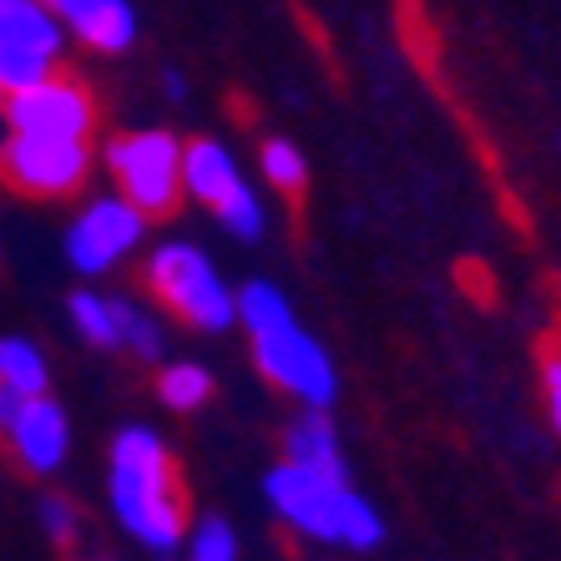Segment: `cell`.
<instances>
[{
  "label": "cell",
  "instance_id": "3957f363",
  "mask_svg": "<svg viewBox=\"0 0 561 561\" xmlns=\"http://www.w3.org/2000/svg\"><path fill=\"white\" fill-rule=\"evenodd\" d=\"M147 288L197 334H228L238 324V288L193 243H157L147 259Z\"/></svg>",
  "mask_w": 561,
  "mask_h": 561
},
{
  "label": "cell",
  "instance_id": "ac0fdd59",
  "mask_svg": "<svg viewBox=\"0 0 561 561\" xmlns=\"http://www.w3.org/2000/svg\"><path fill=\"white\" fill-rule=\"evenodd\" d=\"M284 319H294V309H288V299L278 294V284L253 278V284L238 288V324L249 329V334H263V329L284 324Z\"/></svg>",
  "mask_w": 561,
  "mask_h": 561
},
{
  "label": "cell",
  "instance_id": "7c38bea8",
  "mask_svg": "<svg viewBox=\"0 0 561 561\" xmlns=\"http://www.w3.org/2000/svg\"><path fill=\"white\" fill-rule=\"evenodd\" d=\"M243 187V172H238L233 152L213 137H197V142L183 147V193L197 197L203 208L218 213L228 197Z\"/></svg>",
  "mask_w": 561,
  "mask_h": 561
},
{
  "label": "cell",
  "instance_id": "5b68a950",
  "mask_svg": "<svg viewBox=\"0 0 561 561\" xmlns=\"http://www.w3.org/2000/svg\"><path fill=\"white\" fill-rule=\"evenodd\" d=\"M253 340V365L268 385H278L284 394H294L299 405L309 410H329L340 400V375H334V359L309 329H299V319H284V324L249 334Z\"/></svg>",
  "mask_w": 561,
  "mask_h": 561
},
{
  "label": "cell",
  "instance_id": "30bf717a",
  "mask_svg": "<svg viewBox=\"0 0 561 561\" xmlns=\"http://www.w3.org/2000/svg\"><path fill=\"white\" fill-rule=\"evenodd\" d=\"M0 431H5V445H11L15 466L26 470V476H56L71 450V425H66V410L56 405L51 394H21L11 400L5 420H0Z\"/></svg>",
  "mask_w": 561,
  "mask_h": 561
},
{
  "label": "cell",
  "instance_id": "8fae6325",
  "mask_svg": "<svg viewBox=\"0 0 561 561\" xmlns=\"http://www.w3.org/2000/svg\"><path fill=\"white\" fill-rule=\"evenodd\" d=\"M56 15L66 21V36H77L102 56H122L137 41L131 0H56Z\"/></svg>",
  "mask_w": 561,
  "mask_h": 561
},
{
  "label": "cell",
  "instance_id": "7402d4cb",
  "mask_svg": "<svg viewBox=\"0 0 561 561\" xmlns=\"http://www.w3.org/2000/svg\"><path fill=\"white\" fill-rule=\"evenodd\" d=\"M36 522H41V531L51 536L56 547H71L77 541V526H81V516H77V506L66 496H41V506H36Z\"/></svg>",
  "mask_w": 561,
  "mask_h": 561
},
{
  "label": "cell",
  "instance_id": "2e32d148",
  "mask_svg": "<svg viewBox=\"0 0 561 561\" xmlns=\"http://www.w3.org/2000/svg\"><path fill=\"white\" fill-rule=\"evenodd\" d=\"M66 313H71L77 334L92 344V350H122L117 309H112V299H106V294H71Z\"/></svg>",
  "mask_w": 561,
  "mask_h": 561
},
{
  "label": "cell",
  "instance_id": "52a82bcc",
  "mask_svg": "<svg viewBox=\"0 0 561 561\" xmlns=\"http://www.w3.org/2000/svg\"><path fill=\"white\" fill-rule=\"evenodd\" d=\"M92 172L87 137H41V131H5L0 142V178L26 197H71Z\"/></svg>",
  "mask_w": 561,
  "mask_h": 561
},
{
  "label": "cell",
  "instance_id": "ffe728a7",
  "mask_svg": "<svg viewBox=\"0 0 561 561\" xmlns=\"http://www.w3.org/2000/svg\"><path fill=\"white\" fill-rule=\"evenodd\" d=\"M218 222L228 228V233L238 238V243H259L263 238V228H268V213H263V203H259V193H253L249 183L238 187L228 203L218 208Z\"/></svg>",
  "mask_w": 561,
  "mask_h": 561
},
{
  "label": "cell",
  "instance_id": "d4e9b609",
  "mask_svg": "<svg viewBox=\"0 0 561 561\" xmlns=\"http://www.w3.org/2000/svg\"><path fill=\"white\" fill-rule=\"evenodd\" d=\"M5 410H11V390H5V379H0V420H5Z\"/></svg>",
  "mask_w": 561,
  "mask_h": 561
},
{
  "label": "cell",
  "instance_id": "ba28073f",
  "mask_svg": "<svg viewBox=\"0 0 561 561\" xmlns=\"http://www.w3.org/2000/svg\"><path fill=\"white\" fill-rule=\"evenodd\" d=\"M147 238V213L131 197L112 193V197H92L81 218L66 228V263L77 274L96 278L106 268H117L131 249H142Z\"/></svg>",
  "mask_w": 561,
  "mask_h": 561
},
{
  "label": "cell",
  "instance_id": "484cf974",
  "mask_svg": "<svg viewBox=\"0 0 561 561\" xmlns=\"http://www.w3.org/2000/svg\"><path fill=\"white\" fill-rule=\"evenodd\" d=\"M0 106H5V87H0Z\"/></svg>",
  "mask_w": 561,
  "mask_h": 561
},
{
  "label": "cell",
  "instance_id": "9c48e42d",
  "mask_svg": "<svg viewBox=\"0 0 561 561\" xmlns=\"http://www.w3.org/2000/svg\"><path fill=\"white\" fill-rule=\"evenodd\" d=\"M0 117L11 131H41V137H92L96 127V102L92 92L71 77H41L36 87L5 96Z\"/></svg>",
  "mask_w": 561,
  "mask_h": 561
},
{
  "label": "cell",
  "instance_id": "8992f818",
  "mask_svg": "<svg viewBox=\"0 0 561 561\" xmlns=\"http://www.w3.org/2000/svg\"><path fill=\"white\" fill-rule=\"evenodd\" d=\"M66 51V21L46 0H0V87L5 96L51 77Z\"/></svg>",
  "mask_w": 561,
  "mask_h": 561
},
{
  "label": "cell",
  "instance_id": "5bb4252c",
  "mask_svg": "<svg viewBox=\"0 0 561 561\" xmlns=\"http://www.w3.org/2000/svg\"><path fill=\"white\" fill-rule=\"evenodd\" d=\"M0 379H5V390L11 400L21 394H41L46 390V354L36 350L31 340H0Z\"/></svg>",
  "mask_w": 561,
  "mask_h": 561
},
{
  "label": "cell",
  "instance_id": "277c9868",
  "mask_svg": "<svg viewBox=\"0 0 561 561\" xmlns=\"http://www.w3.org/2000/svg\"><path fill=\"white\" fill-rule=\"evenodd\" d=\"M106 168L117 193L131 197L147 218H168L183 203V142L172 131H127L106 142Z\"/></svg>",
  "mask_w": 561,
  "mask_h": 561
},
{
  "label": "cell",
  "instance_id": "6da1fadb",
  "mask_svg": "<svg viewBox=\"0 0 561 561\" xmlns=\"http://www.w3.org/2000/svg\"><path fill=\"white\" fill-rule=\"evenodd\" d=\"M106 501L117 526L137 547L172 557L187 541V496L168 440L147 425H127L112 440L106 460Z\"/></svg>",
  "mask_w": 561,
  "mask_h": 561
},
{
  "label": "cell",
  "instance_id": "d6986e66",
  "mask_svg": "<svg viewBox=\"0 0 561 561\" xmlns=\"http://www.w3.org/2000/svg\"><path fill=\"white\" fill-rule=\"evenodd\" d=\"M259 168L278 193H304V183H309V162H304V152L294 142H284V137H268V142L259 147Z\"/></svg>",
  "mask_w": 561,
  "mask_h": 561
},
{
  "label": "cell",
  "instance_id": "4fadbf2b",
  "mask_svg": "<svg viewBox=\"0 0 561 561\" xmlns=\"http://www.w3.org/2000/svg\"><path fill=\"white\" fill-rule=\"evenodd\" d=\"M284 460H299V466H313V470L350 476V466H344L340 431H334L329 410H309V405H304V415L284 431Z\"/></svg>",
  "mask_w": 561,
  "mask_h": 561
},
{
  "label": "cell",
  "instance_id": "cb8c5ba5",
  "mask_svg": "<svg viewBox=\"0 0 561 561\" xmlns=\"http://www.w3.org/2000/svg\"><path fill=\"white\" fill-rule=\"evenodd\" d=\"M162 87H168V96H172V102H178V96L187 92V81L178 77V71H168V77H162Z\"/></svg>",
  "mask_w": 561,
  "mask_h": 561
},
{
  "label": "cell",
  "instance_id": "7a4b0ae2",
  "mask_svg": "<svg viewBox=\"0 0 561 561\" xmlns=\"http://www.w3.org/2000/svg\"><path fill=\"white\" fill-rule=\"evenodd\" d=\"M263 501L274 506L278 522H288L319 547L375 551L385 541V516L354 491L350 476H334V470L284 460L263 476Z\"/></svg>",
  "mask_w": 561,
  "mask_h": 561
},
{
  "label": "cell",
  "instance_id": "44dd1931",
  "mask_svg": "<svg viewBox=\"0 0 561 561\" xmlns=\"http://www.w3.org/2000/svg\"><path fill=\"white\" fill-rule=\"evenodd\" d=\"M183 551L193 561H238V536L222 516H203L197 526H187Z\"/></svg>",
  "mask_w": 561,
  "mask_h": 561
},
{
  "label": "cell",
  "instance_id": "4316f807",
  "mask_svg": "<svg viewBox=\"0 0 561 561\" xmlns=\"http://www.w3.org/2000/svg\"><path fill=\"white\" fill-rule=\"evenodd\" d=\"M46 5H56V0H46Z\"/></svg>",
  "mask_w": 561,
  "mask_h": 561
},
{
  "label": "cell",
  "instance_id": "9a60e30c",
  "mask_svg": "<svg viewBox=\"0 0 561 561\" xmlns=\"http://www.w3.org/2000/svg\"><path fill=\"white\" fill-rule=\"evenodd\" d=\"M112 309H117L122 350H131L142 365H157V359L168 354V334H162V324H157L142 304H131V299H112Z\"/></svg>",
  "mask_w": 561,
  "mask_h": 561
},
{
  "label": "cell",
  "instance_id": "e0dca14e",
  "mask_svg": "<svg viewBox=\"0 0 561 561\" xmlns=\"http://www.w3.org/2000/svg\"><path fill=\"white\" fill-rule=\"evenodd\" d=\"M208 394H213V375L203 365H168L162 375H157V400L168 410H178V415H187V410L197 405H208Z\"/></svg>",
  "mask_w": 561,
  "mask_h": 561
},
{
  "label": "cell",
  "instance_id": "603a6c76",
  "mask_svg": "<svg viewBox=\"0 0 561 561\" xmlns=\"http://www.w3.org/2000/svg\"><path fill=\"white\" fill-rule=\"evenodd\" d=\"M541 394H547V415H551V431L561 440V350H551L541 359Z\"/></svg>",
  "mask_w": 561,
  "mask_h": 561
}]
</instances>
